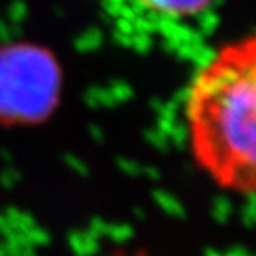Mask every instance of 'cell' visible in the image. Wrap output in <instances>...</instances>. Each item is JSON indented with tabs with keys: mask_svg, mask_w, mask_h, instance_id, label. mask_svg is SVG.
Segmentation results:
<instances>
[{
	"mask_svg": "<svg viewBox=\"0 0 256 256\" xmlns=\"http://www.w3.org/2000/svg\"><path fill=\"white\" fill-rule=\"evenodd\" d=\"M193 160L216 186L256 196V34L218 48L185 100Z\"/></svg>",
	"mask_w": 256,
	"mask_h": 256,
	"instance_id": "cell-1",
	"label": "cell"
},
{
	"mask_svg": "<svg viewBox=\"0 0 256 256\" xmlns=\"http://www.w3.org/2000/svg\"><path fill=\"white\" fill-rule=\"evenodd\" d=\"M58 66L48 54L32 45L0 50V116L34 122L45 116L57 100Z\"/></svg>",
	"mask_w": 256,
	"mask_h": 256,
	"instance_id": "cell-2",
	"label": "cell"
},
{
	"mask_svg": "<svg viewBox=\"0 0 256 256\" xmlns=\"http://www.w3.org/2000/svg\"><path fill=\"white\" fill-rule=\"evenodd\" d=\"M133 28L148 42L166 40L212 14L216 0H120Z\"/></svg>",
	"mask_w": 256,
	"mask_h": 256,
	"instance_id": "cell-3",
	"label": "cell"
}]
</instances>
